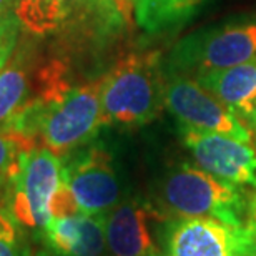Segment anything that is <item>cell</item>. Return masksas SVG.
I'll list each match as a JSON object with an SVG mask.
<instances>
[{"instance_id": "6da1fadb", "label": "cell", "mask_w": 256, "mask_h": 256, "mask_svg": "<svg viewBox=\"0 0 256 256\" xmlns=\"http://www.w3.org/2000/svg\"><path fill=\"white\" fill-rule=\"evenodd\" d=\"M104 126L100 80L84 85H65L37 96L4 128L27 148L42 146L57 156L94 142Z\"/></svg>"}, {"instance_id": "7a4b0ae2", "label": "cell", "mask_w": 256, "mask_h": 256, "mask_svg": "<svg viewBox=\"0 0 256 256\" xmlns=\"http://www.w3.org/2000/svg\"><path fill=\"white\" fill-rule=\"evenodd\" d=\"M104 125L135 128L150 124L165 105L163 65L156 52L120 58L100 80Z\"/></svg>"}, {"instance_id": "3957f363", "label": "cell", "mask_w": 256, "mask_h": 256, "mask_svg": "<svg viewBox=\"0 0 256 256\" xmlns=\"http://www.w3.org/2000/svg\"><path fill=\"white\" fill-rule=\"evenodd\" d=\"M248 200L243 188L192 165L173 168L158 185V203L165 216L214 218L233 228L243 226Z\"/></svg>"}, {"instance_id": "277c9868", "label": "cell", "mask_w": 256, "mask_h": 256, "mask_svg": "<svg viewBox=\"0 0 256 256\" xmlns=\"http://www.w3.org/2000/svg\"><path fill=\"white\" fill-rule=\"evenodd\" d=\"M256 62V20L242 18L193 32L173 47L166 75L198 78L210 72Z\"/></svg>"}, {"instance_id": "5b68a950", "label": "cell", "mask_w": 256, "mask_h": 256, "mask_svg": "<svg viewBox=\"0 0 256 256\" xmlns=\"http://www.w3.org/2000/svg\"><path fill=\"white\" fill-rule=\"evenodd\" d=\"M62 183V158L47 148L22 150L4 188V204L35 238L50 222V204Z\"/></svg>"}, {"instance_id": "8992f818", "label": "cell", "mask_w": 256, "mask_h": 256, "mask_svg": "<svg viewBox=\"0 0 256 256\" xmlns=\"http://www.w3.org/2000/svg\"><path fill=\"white\" fill-rule=\"evenodd\" d=\"M14 14L34 34L78 32L106 38L125 25L118 0H20Z\"/></svg>"}, {"instance_id": "52a82bcc", "label": "cell", "mask_w": 256, "mask_h": 256, "mask_svg": "<svg viewBox=\"0 0 256 256\" xmlns=\"http://www.w3.org/2000/svg\"><path fill=\"white\" fill-rule=\"evenodd\" d=\"M62 182L80 213L106 214L122 202V183L114 156L100 143H88L62 158Z\"/></svg>"}, {"instance_id": "ba28073f", "label": "cell", "mask_w": 256, "mask_h": 256, "mask_svg": "<svg viewBox=\"0 0 256 256\" xmlns=\"http://www.w3.org/2000/svg\"><path fill=\"white\" fill-rule=\"evenodd\" d=\"M165 106L180 126L204 133H220L246 143L253 142L252 128L192 76L168 75Z\"/></svg>"}, {"instance_id": "9c48e42d", "label": "cell", "mask_w": 256, "mask_h": 256, "mask_svg": "<svg viewBox=\"0 0 256 256\" xmlns=\"http://www.w3.org/2000/svg\"><path fill=\"white\" fill-rule=\"evenodd\" d=\"M183 145L210 175L243 190L256 192V150L236 138L180 126Z\"/></svg>"}, {"instance_id": "30bf717a", "label": "cell", "mask_w": 256, "mask_h": 256, "mask_svg": "<svg viewBox=\"0 0 256 256\" xmlns=\"http://www.w3.org/2000/svg\"><path fill=\"white\" fill-rule=\"evenodd\" d=\"M166 216L152 203L132 198L106 213L108 256H162L160 224Z\"/></svg>"}, {"instance_id": "8fae6325", "label": "cell", "mask_w": 256, "mask_h": 256, "mask_svg": "<svg viewBox=\"0 0 256 256\" xmlns=\"http://www.w3.org/2000/svg\"><path fill=\"white\" fill-rule=\"evenodd\" d=\"M160 246L162 256H233L234 228L204 216L166 218Z\"/></svg>"}, {"instance_id": "7c38bea8", "label": "cell", "mask_w": 256, "mask_h": 256, "mask_svg": "<svg viewBox=\"0 0 256 256\" xmlns=\"http://www.w3.org/2000/svg\"><path fill=\"white\" fill-rule=\"evenodd\" d=\"M106 214L76 213L52 218L38 240L55 256H108Z\"/></svg>"}, {"instance_id": "4fadbf2b", "label": "cell", "mask_w": 256, "mask_h": 256, "mask_svg": "<svg viewBox=\"0 0 256 256\" xmlns=\"http://www.w3.org/2000/svg\"><path fill=\"white\" fill-rule=\"evenodd\" d=\"M62 80L64 68L58 64L45 65L34 74L22 55L7 62L0 70V132L28 104Z\"/></svg>"}, {"instance_id": "5bb4252c", "label": "cell", "mask_w": 256, "mask_h": 256, "mask_svg": "<svg viewBox=\"0 0 256 256\" xmlns=\"http://www.w3.org/2000/svg\"><path fill=\"white\" fill-rule=\"evenodd\" d=\"M196 80L252 128L256 122V62L210 72Z\"/></svg>"}, {"instance_id": "9a60e30c", "label": "cell", "mask_w": 256, "mask_h": 256, "mask_svg": "<svg viewBox=\"0 0 256 256\" xmlns=\"http://www.w3.org/2000/svg\"><path fill=\"white\" fill-rule=\"evenodd\" d=\"M204 0H133L136 25L146 34L175 30L192 18Z\"/></svg>"}, {"instance_id": "2e32d148", "label": "cell", "mask_w": 256, "mask_h": 256, "mask_svg": "<svg viewBox=\"0 0 256 256\" xmlns=\"http://www.w3.org/2000/svg\"><path fill=\"white\" fill-rule=\"evenodd\" d=\"M27 230L15 222L5 206H0V256H32Z\"/></svg>"}, {"instance_id": "e0dca14e", "label": "cell", "mask_w": 256, "mask_h": 256, "mask_svg": "<svg viewBox=\"0 0 256 256\" xmlns=\"http://www.w3.org/2000/svg\"><path fill=\"white\" fill-rule=\"evenodd\" d=\"M233 256H256V192L248 200L243 226L234 228Z\"/></svg>"}, {"instance_id": "ac0fdd59", "label": "cell", "mask_w": 256, "mask_h": 256, "mask_svg": "<svg viewBox=\"0 0 256 256\" xmlns=\"http://www.w3.org/2000/svg\"><path fill=\"white\" fill-rule=\"evenodd\" d=\"M22 150H28V148L18 138L0 132V190L2 192Z\"/></svg>"}, {"instance_id": "d6986e66", "label": "cell", "mask_w": 256, "mask_h": 256, "mask_svg": "<svg viewBox=\"0 0 256 256\" xmlns=\"http://www.w3.org/2000/svg\"><path fill=\"white\" fill-rule=\"evenodd\" d=\"M20 27L22 24L18 22L15 14L0 15V70L12 57L20 35Z\"/></svg>"}, {"instance_id": "ffe728a7", "label": "cell", "mask_w": 256, "mask_h": 256, "mask_svg": "<svg viewBox=\"0 0 256 256\" xmlns=\"http://www.w3.org/2000/svg\"><path fill=\"white\" fill-rule=\"evenodd\" d=\"M17 0H0V15H7L10 14V10L15 7Z\"/></svg>"}, {"instance_id": "44dd1931", "label": "cell", "mask_w": 256, "mask_h": 256, "mask_svg": "<svg viewBox=\"0 0 256 256\" xmlns=\"http://www.w3.org/2000/svg\"><path fill=\"white\" fill-rule=\"evenodd\" d=\"M32 256H55L54 253H50L47 248H42V250H37Z\"/></svg>"}, {"instance_id": "7402d4cb", "label": "cell", "mask_w": 256, "mask_h": 256, "mask_svg": "<svg viewBox=\"0 0 256 256\" xmlns=\"http://www.w3.org/2000/svg\"><path fill=\"white\" fill-rule=\"evenodd\" d=\"M252 130L254 132V136H256V122H254V124L252 125Z\"/></svg>"}, {"instance_id": "603a6c76", "label": "cell", "mask_w": 256, "mask_h": 256, "mask_svg": "<svg viewBox=\"0 0 256 256\" xmlns=\"http://www.w3.org/2000/svg\"><path fill=\"white\" fill-rule=\"evenodd\" d=\"M125 2H133V0H125Z\"/></svg>"}, {"instance_id": "cb8c5ba5", "label": "cell", "mask_w": 256, "mask_h": 256, "mask_svg": "<svg viewBox=\"0 0 256 256\" xmlns=\"http://www.w3.org/2000/svg\"><path fill=\"white\" fill-rule=\"evenodd\" d=\"M17 2H20V0H17ZM17 2H15V4H17Z\"/></svg>"}]
</instances>
